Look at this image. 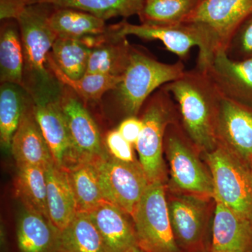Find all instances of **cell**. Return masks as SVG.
Wrapping results in <instances>:
<instances>
[{"mask_svg":"<svg viewBox=\"0 0 252 252\" xmlns=\"http://www.w3.org/2000/svg\"><path fill=\"white\" fill-rule=\"evenodd\" d=\"M107 252H125L138 245L133 219L114 204L103 200L88 212Z\"/></svg>","mask_w":252,"mask_h":252,"instance_id":"obj_16","label":"cell"},{"mask_svg":"<svg viewBox=\"0 0 252 252\" xmlns=\"http://www.w3.org/2000/svg\"><path fill=\"white\" fill-rule=\"evenodd\" d=\"M162 88L178 104L184 130L199 153L204 155L216 149L221 94L207 73L196 67Z\"/></svg>","mask_w":252,"mask_h":252,"instance_id":"obj_1","label":"cell"},{"mask_svg":"<svg viewBox=\"0 0 252 252\" xmlns=\"http://www.w3.org/2000/svg\"><path fill=\"white\" fill-rule=\"evenodd\" d=\"M49 4H36L25 8L16 18L23 54V88L31 96L51 94L62 89L61 82L50 70L48 58L58 36L50 27Z\"/></svg>","mask_w":252,"mask_h":252,"instance_id":"obj_2","label":"cell"},{"mask_svg":"<svg viewBox=\"0 0 252 252\" xmlns=\"http://www.w3.org/2000/svg\"><path fill=\"white\" fill-rule=\"evenodd\" d=\"M185 72V67L181 62L160 63L132 48L128 65L114 91L124 112L128 117H136L154 91L177 80Z\"/></svg>","mask_w":252,"mask_h":252,"instance_id":"obj_5","label":"cell"},{"mask_svg":"<svg viewBox=\"0 0 252 252\" xmlns=\"http://www.w3.org/2000/svg\"><path fill=\"white\" fill-rule=\"evenodd\" d=\"M45 174L49 219L62 231L77 213V202L65 169L54 162L46 167Z\"/></svg>","mask_w":252,"mask_h":252,"instance_id":"obj_20","label":"cell"},{"mask_svg":"<svg viewBox=\"0 0 252 252\" xmlns=\"http://www.w3.org/2000/svg\"><path fill=\"white\" fill-rule=\"evenodd\" d=\"M49 23L58 37L83 41L104 35L109 32L104 20L71 8L57 7L50 13Z\"/></svg>","mask_w":252,"mask_h":252,"instance_id":"obj_21","label":"cell"},{"mask_svg":"<svg viewBox=\"0 0 252 252\" xmlns=\"http://www.w3.org/2000/svg\"><path fill=\"white\" fill-rule=\"evenodd\" d=\"M172 100L171 94L162 87L149 101L141 119L143 128L135 147L150 183L161 182L167 185L168 181L163 152L167 127L177 122Z\"/></svg>","mask_w":252,"mask_h":252,"instance_id":"obj_6","label":"cell"},{"mask_svg":"<svg viewBox=\"0 0 252 252\" xmlns=\"http://www.w3.org/2000/svg\"><path fill=\"white\" fill-rule=\"evenodd\" d=\"M125 252H145L142 250V248H140L139 245H135V246L132 247L129 250H127V251Z\"/></svg>","mask_w":252,"mask_h":252,"instance_id":"obj_36","label":"cell"},{"mask_svg":"<svg viewBox=\"0 0 252 252\" xmlns=\"http://www.w3.org/2000/svg\"><path fill=\"white\" fill-rule=\"evenodd\" d=\"M65 170L77 202V212L88 213L104 200L94 162L74 164Z\"/></svg>","mask_w":252,"mask_h":252,"instance_id":"obj_27","label":"cell"},{"mask_svg":"<svg viewBox=\"0 0 252 252\" xmlns=\"http://www.w3.org/2000/svg\"><path fill=\"white\" fill-rule=\"evenodd\" d=\"M250 168H251L252 173V159L251 162H250Z\"/></svg>","mask_w":252,"mask_h":252,"instance_id":"obj_37","label":"cell"},{"mask_svg":"<svg viewBox=\"0 0 252 252\" xmlns=\"http://www.w3.org/2000/svg\"><path fill=\"white\" fill-rule=\"evenodd\" d=\"M142 128L143 122L142 119H137L136 117H130L121 123L117 130L125 140L130 142L132 146H135Z\"/></svg>","mask_w":252,"mask_h":252,"instance_id":"obj_34","label":"cell"},{"mask_svg":"<svg viewBox=\"0 0 252 252\" xmlns=\"http://www.w3.org/2000/svg\"><path fill=\"white\" fill-rule=\"evenodd\" d=\"M218 146L248 162L252 159V105L221 94L216 121Z\"/></svg>","mask_w":252,"mask_h":252,"instance_id":"obj_12","label":"cell"},{"mask_svg":"<svg viewBox=\"0 0 252 252\" xmlns=\"http://www.w3.org/2000/svg\"><path fill=\"white\" fill-rule=\"evenodd\" d=\"M105 147L112 157L124 162H135L132 145L124 139L118 130L109 131L106 136Z\"/></svg>","mask_w":252,"mask_h":252,"instance_id":"obj_33","label":"cell"},{"mask_svg":"<svg viewBox=\"0 0 252 252\" xmlns=\"http://www.w3.org/2000/svg\"><path fill=\"white\" fill-rule=\"evenodd\" d=\"M225 51L235 61L252 59V13L239 26Z\"/></svg>","mask_w":252,"mask_h":252,"instance_id":"obj_32","label":"cell"},{"mask_svg":"<svg viewBox=\"0 0 252 252\" xmlns=\"http://www.w3.org/2000/svg\"><path fill=\"white\" fill-rule=\"evenodd\" d=\"M137 243L145 252H182L176 243L167 207L166 185L149 183L133 216Z\"/></svg>","mask_w":252,"mask_h":252,"instance_id":"obj_9","label":"cell"},{"mask_svg":"<svg viewBox=\"0 0 252 252\" xmlns=\"http://www.w3.org/2000/svg\"><path fill=\"white\" fill-rule=\"evenodd\" d=\"M29 5L49 4L56 7L80 10L107 20L115 17L140 16L145 0H28Z\"/></svg>","mask_w":252,"mask_h":252,"instance_id":"obj_24","label":"cell"},{"mask_svg":"<svg viewBox=\"0 0 252 252\" xmlns=\"http://www.w3.org/2000/svg\"><path fill=\"white\" fill-rule=\"evenodd\" d=\"M28 6V0H0V18L1 21L16 20Z\"/></svg>","mask_w":252,"mask_h":252,"instance_id":"obj_35","label":"cell"},{"mask_svg":"<svg viewBox=\"0 0 252 252\" xmlns=\"http://www.w3.org/2000/svg\"><path fill=\"white\" fill-rule=\"evenodd\" d=\"M131 51L126 37H114L93 48L86 74L122 77L128 65Z\"/></svg>","mask_w":252,"mask_h":252,"instance_id":"obj_26","label":"cell"},{"mask_svg":"<svg viewBox=\"0 0 252 252\" xmlns=\"http://www.w3.org/2000/svg\"><path fill=\"white\" fill-rule=\"evenodd\" d=\"M201 0H145L140 14L142 23L177 25L185 22Z\"/></svg>","mask_w":252,"mask_h":252,"instance_id":"obj_31","label":"cell"},{"mask_svg":"<svg viewBox=\"0 0 252 252\" xmlns=\"http://www.w3.org/2000/svg\"><path fill=\"white\" fill-rule=\"evenodd\" d=\"M167 207L176 243L182 252H210L214 198L169 191Z\"/></svg>","mask_w":252,"mask_h":252,"instance_id":"obj_7","label":"cell"},{"mask_svg":"<svg viewBox=\"0 0 252 252\" xmlns=\"http://www.w3.org/2000/svg\"><path fill=\"white\" fill-rule=\"evenodd\" d=\"M24 54L18 23H6L0 34V81L23 86Z\"/></svg>","mask_w":252,"mask_h":252,"instance_id":"obj_25","label":"cell"},{"mask_svg":"<svg viewBox=\"0 0 252 252\" xmlns=\"http://www.w3.org/2000/svg\"><path fill=\"white\" fill-rule=\"evenodd\" d=\"M15 195L23 206L49 219L46 199L45 169L31 165H17Z\"/></svg>","mask_w":252,"mask_h":252,"instance_id":"obj_23","label":"cell"},{"mask_svg":"<svg viewBox=\"0 0 252 252\" xmlns=\"http://www.w3.org/2000/svg\"><path fill=\"white\" fill-rule=\"evenodd\" d=\"M48 63L50 70L54 77L85 102H97L107 91L115 90L122 81V76L113 77L97 74H86L81 79L74 80L67 77L59 69L50 54Z\"/></svg>","mask_w":252,"mask_h":252,"instance_id":"obj_30","label":"cell"},{"mask_svg":"<svg viewBox=\"0 0 252 252\" xmlns=\"http://www.w3.org/2000/svg\"><path fill=\"white\" fill-rule=\"evenodd\" d=\"M31 100V94L23 86L10 83L1 84L0 142L4 150H11L13 137Z\"/></svg>","mask_w":252,"mask_h":252,"instance_id":"obj_22","label":"cell"},{"mask_svg":"<svg viewBox=\"0 0 252 252\" xmlns=\"http://www.w3.org/2000/svg\"><path fill=\"white\" fill-rule=\"evenodd\" d=\"M164 149L170 175L167 190L214 198L213 180L210 169L200 160V154L177 122L167 127Z\"/></svg>","mask_w":252,"mask_h":252,"instance_id":"obj_4","label":"cell"},{"mask_svg":"<svg viewBox=\"0 0 252 252\" xmlns=\"http://www.w3.org/2000/svg\"><path fill=\"white\" fill-rule=\"evenodd\" d=\"M91 51L92 49L79 39L57 37L50 55L67 77L76 80L86 74Z\"/></svg>","mask_w":252,"mask_h":252,"instance_id":"obj_29","label":"cell"},{"mask_svg":"<svg viewBox=\"0 0 252 252\" xmlns=\"http://www.w3.org/2000/svg\"><path fill=\"white\" fill-rule=\"evenodd\" d=\"M203 71L223 95L252 105V59L235 61L225 51H220Z\"/></svg>","mask_w":252,"mask_h":252,"instance_id":"obj_15","label":"cell"},{"mask_svg":"<svg viewBox=\"0 0 252 252\" xmlns=\"http://www.w3.org/2000/svg\"><path fill=\"white\" fill-rule=\"evenodd\" d=\"M104 200L132 217L149 183L140 162H124L106 154L94 162Z\"/></svg>","mask_w":252,"mask_h":252,"instance_id":"obj_10","label":"cell"},{"mask_svg":"<svg viewBox=\"0 0 252 252\" xmlns=\"http://www.w3.org/2000/svg\"><path fill=\"white\" fill-rule=\"evenodd\" d=\"M210 252H252V220L216 202Z\"/></svg>","mask_w":252,"mask_h":252,"instance_id":"obj_17","label":"cell"},{"mask_svg":"<svg viewBox=\"0 0 252 252\" xmlns=\"http://www.w3.org/2000/svg\"><path fill=\"white\" fill-rule=\"evenodd\" d=\"M11 152L17 165H36L45 169L54 162L47 142L34 117L32 99L13 137Z\"/></svg>","mask_w":252,"mask_h":252,"instance_id":"obj_18","label":"cell"},{"mask_svg":"<svg viewBox=\"0 0 252 252\" xmlns=\"http://www.w3.org/2000/svg\"><path fill=\"white\" fill-rule=\"evenodd\" d=\"M113 34L119 38L133 35L146 40L161 41L167 50L181 59H185L194 46L202 49L201 36L197 28L190 23L177 25L130 24L122 22L110 26Z\"/></svg>","mask_w":252,"mask_h":252,"instance_id":"obj_14","label":"cell"},{"mask_svg":"<svg viewBox=\"0 0 252 252\" xmlns=\"http://www.w3.org/2000/svg\"><path fill=\"white\" fill-rule=\"evenodd\" d=\"M252 13V0H201L185 22L197 28L203 46L197 68L205 70L217 52L225 51L239 26Z\"/></svg>","mask_w":252,"mask_h":252,"instance_id":"obj_3","label":"cell"},{"mask_svg":"<svg viewBox=\"0 0 252 252\" xmlns=\"http://www.w3.org/2000/svg\"><path fill=\"white\" fill-rule=\"evenodd\" d=\"M60 252H107L89 214L77 212L61 231Z\"/></svg>","mask_w":252,"mask_h":252,"instance_id":"obj_28","label":"cell"},{"mask_svg":"<svg viewBox=\"0 0 252 252\" xmlns=\"http://www.w3.org/2000/svg\"><path fill=\"white\" fill-rule=\"evenodd\" d=\"M203 157L211 172L215 201L252 220L250 164L220 146Z\"/></svg>","mask_w":252,"mask_h":252,"instance_id":"obj_8","label":"cell"},{"mask_svg":"<svg viewBox=\"0 0 252 252\" xmlns=\"http://www.w3.org/2000/svg\"><path fill=\"white\" fill-rule=\"evenodd\" d=\"M63 89L61 105L71 142L69 166L94 162L108 153L98 127L80 97L68 87L67 90Z\"/></svg>","mask_w":252,"mask_h":252,"instance_id":"obj_11","label":"cell"},{"mask_svg":"<svg viewBox=\"0 0 252 252\" xmlns=\"http://www.w3.org/2000/svg\"><path fill=\"white\" fill-rule=\"evenodd\" d=\"M16 233L21 252H60L61 230L49 219L24 206Z\"/></svg>","mask_w":252,"mask_h":252,"instance_id":"obj_19","label":"cell"},{"mask_svg":"<svg viewBox=\"0 0 252 252\" xmlns=\"http://www.w3.org/2000/svg\"><path fill=\"white\" fill-rule=\"evenodd\" d=\"M62 91L36 94L31 97L34 117L49 146L55 164L61 168L67 169L70 163L71 142L61 108Z\"/></svg>","mask_w":252,"mask_h":252,"instance_id":"obj_13","label":"cell"}]
</instances>
